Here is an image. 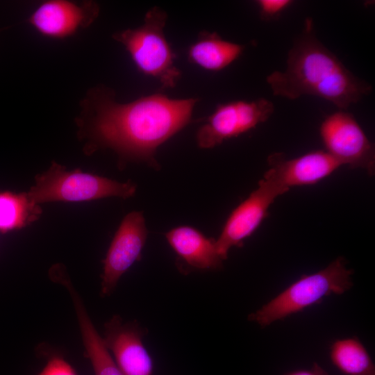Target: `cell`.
Segmentation results:
<instances>
[{
  "instance_id": "6da1fadb",
  "label": "cell",
  "mask_w": 375,
  "mask_h": 375,
  "mask_svg": "<svg viewBox=\"0 0 375 375\" xmlns=\"http://www.w3.org/2000/svg\"><path fill=\"white\" fill-rule=\"evenodd\" d=\"M197 101L155 94L121 103L112 90L97 86L82 100L76 121L91 149L110 148L121 158L156 167V149L190 123Z\"/></svg>"
},
{
  "instance_id": "7a4b0ae2",
  "label": "cell",
  "mask_w": 375,
  "mask_h": 375,
  "mask_svg": "<svg viewBox=\"0 0 375 375\" xmlns=\"http://www.w3.org/2000/svg\"><path fill=\"white\" fill-rule=\"evenodd\" d=\"M266 81L275 96L291 100L303 95L316 96L342 110L372 89L319 40L310 17L305 19L300 35L288 52L285 71L273 72Z\"/></svg>"
},
{
  "instance_id": "3957f363",
  "label": "cell",
  "mask_w": 375,
  "mask_h": 375,
  "mask_svg": "<svg viewBox=\"0 0 375 375\" xmlns=\"http://www.w3.org/2000/svg\"><path fill=\"white\" fill-rule=\"evenodd\" d=\"M353 272L339 257L325 268L301 276L260 309L249 320L265 327L276 321L302 311L331 294H342L353 285Z\"/></svg>"
},
{
  "instance_id": "277c9868",
  "label": "cell",
  "mask_w": 375,
  "mask_h": 375,
  "mask_svg": "<svg viewBox=\"0 0 375 375\" xmlns=\"http://www.w3.org/2000/svg\"><path fill=\"white\" fill-rule=\"evenodd\" d=\"M167 19L163 10L154 7L146 13L142 25L112 35L127 51L138 69L154 78L165 88L174 87L181 77L164 33Z\"/></svg>"
},
{
  "instance_id": "5b68a950",
  "label": "cell",
  "mask_w": 375,
  "mask_h": 375,
  "mask_svg": "<svg viewBox=\"0 0 375 375\" xmlns=\"http://www.w3.org/2000/svg\"><path fill=\"white\" fill-rule=\"evenodd\" d=\"M35 178V185L27 195L36 205L54 201H80L110 197L127 199L136 191L135 185L131 181L121 183L77 170L67 172L56 162Z\"/></svg>"
},
{
  "instance_id": "8992f818",
  "label": "cell",
  "mask_w": 375,
  "mask_h": 375,
  "mask_svg": "<svg viewBox=\"0 0 375 375\" xmlns=\"http://www.w3.org/2000/svg\"><path fill=\"white\" fill-rule=\"evenodd\" d=\"M324 151L342 166L375 171V151L372 142L354 117L341 110L328 115L319 127Z\"/></svg>"
},
{
  "instance_id": "52a82bcc",
  "label": "cell",
  "mask_w": 375,
  "mask_h": 375,
  "mask_svg": "<svg viewBox=\"0 0 375 375\" xmlns=\"http://www.w3.org/2000/svg\"><path fill=\"white\" fill-rule=\"evenodd\" d=\"M274 111V103L265 98L219 104L198 130L197 144L201 149L218 146L266 122Z\"/></svg>"
},
{
  "instance_id": "ba28073f",
  "label": "cell",
  "mask_w": 375,
  "mask_h": 375,
  "mask_svg": "<svg viewBox=\"0 0 375 375\" xmlns=\"http://www.w3.org/2000/svg\"><path fill=\"white\" fill-rule=\"evenodd\" d=\"M284 192L263 178L249 196L230 214L216 240L217 251L224 260L233 247H241L260 226L275 199Z\"/></svg>"
},
{
  "instance_id": "9c48e42d",
  "label": "cell",
  "mask_w": 375,
  "mask_h": 375,
  "mask_svg": "<svg viewBox=\"0 0 375 375\" xmlns=\"http://www.w3.org/2000/svg\"><path fill=\"white\" fill-rule=\"evenodd\" d=\"M147 235L142 212L133 211L124 217L103 260V297L114 291L121 276L140 258Z\"/></svg>"
},
{
  "instance_id": "30bf717a",
  "label": "cell",
  "mask_w": 375,
  "mask_h": 375,
  "mask_svg": "<svg viewBox=\"0 0 375 375\" xmlns=\"http://www.w3.org/2000/svg\"><path fill=\"white\" fill-rule=\"evenodd\" d=\"M267 162L268 169L262 178L284 193L292 187L316 184L342 166L324 150L290 159L282 153H274Z\"/></svg>"
},
{
  "instance_id": "8fae6325",
  "label": "cell",
  "mask_w": 375,
  "mask_h": 375,
  "mask_svg": "<svg viewBox=\"0 0 375 375\" xmlns=\"http://www.w3.org/2000/svg\"><path fill=\"white\" fill-rule=\"evenodd\" d=\"M99 8L89 1L76 3L67 0L42 2L28 18L40 34L52 39H64L90 26L97 18Z\"/></svg>"
},
{
  "instance_id": "7c38bea8",
  "label": "cell",
  "mask_w": 375,
  "mask_h": 375,
  "mask_svg": "<svg viewBox=\"0 0 375 375\" xmlns=\"http://www.w3.org/2000/svg\"><path fill=\"white\" fill-rule=\"evenodd\" d=\"M143 329L114 315L105 324L103 342L124 375H151L152 359L144 346Z\"/></svg>"
},
{
  "instance_id": "4fadbf2b",
  "label": "cell",
  "mask_w": 375,
  "mask_h": 375,
  "mask_svg": "<svg viewBox=\"0 0 375 375\" xmlns=\"http://www.w3.org/2000/svg\"><path fill=\"white\" fill-rule=\"evenodd\" d=\"M53 282L61 284L69 292L75 309L87 358L95 375H124L96 330L84 303L65 272L56 275Z\"/></svg>"
},
{
  "instance_id": "5bb4252c",
  "label": "cell",
  "mask_w": 375,
  "mask_h": 375,
  "mask_svg": "<svg viewBox=\"0 0 375 375\" xmlns=\"http://www.w3.org/2000/svg\"><path fill=\"white\" fill-rule=\"evenodd\" d=\"M165 238L178 256L190 268L215 270L223 265L216 240L206 237L193 227H175L165 234Z\"/></svg>"
},
{
  "instance_id": "9a60e30c",
  "label": "cell",
  "mask_w": 375,
  "mask_h": 375,
  "mask_svg": "<svg viewBox=\"0 0 375 375\" xmlns=\"http://www.w3.org/2000/svg\"><path fill=\"white\" fill-rule=\"evenodd\" d=\"M245 47L222 39L217 33L202 32L190 47V61L205 70L217 72L227 67L242 53Z\"/></svg>"
},
{
  "instance_id": "2e32d148",
  "label": "cell",
  "mask_w": 375,
  "mask_h": 375,
  "mask_svg": "<svg viewBox=\"0 0 375 375\" xmlns=\"http://www.w3.org/2000/svg\"><path fill=\"white\" fill-rule=\"evenodd\" d=\"M333 365L344 375H375V366L364 344L356 337L335 340L330 346Z\"/></svg>"
},
{
  "instance_id": "e0dca14e",
  "label": "cell",
  "mask_w": 375,
  "mask_h": 375,
  "mask_svg": "<svg viewBox=\"0 0 375 375\" xmlns=\"http://www.w3.org/2000/svg\"><path fill=\"white\" fill-rule=\"evenodd\" d=\"M41 213L27 193L0 192V232H8L29 224Z\"/></svg>"
},
{
  "instance_id": "ac0fdd59",
  "label": "cell",
  "mask_w": 375,
  "mask_h": 375,
  "mask_svg": "<svg viewBox=\"0 0 375 375\" xmlns=\"http://www.w3.org/2000/svg\"><path fill=\"white\" fill-rule=\"evenodd\" d=\"M292 3L291 0H258L256 1L260 15L266 21L277 19Z\"/></svg>"
},
{
  "instance_id": "d6986e66",
  "label": "cell",
  "mask_w": 375,
  "mask_h": 375,
  "mask_svg": "<svg viewBox=\"0 0 375 375\" xmlns=\"http://www.w3.org/2000/svg\"><path fill=\"white\" fill-rule=\"evenodd\" d=\"M39 375H77L73 367L60 357L51 358Z\"/></svg>"
},
{
  "instance_id": "ffe728a7",
  "label": "cell",
  "mask_w": 375,
  "mask_h": 375,
  "mask_svg": "<svg viewBox=\"0 0 375 375\" xmlns=\"http://www.w3.org/2000/svg\"><path fill=\"white\" fill-rule=\"evenodd\" d=\"M285 375H329L328 373L317 362H314L309 369H297L288 372Z\"/></svg>"
},
{
  "instance_id": "44dd1931",
  "label": "cell",
  "mask_w": 375,
  "mask_h": 375,
  "mask_svg": "<svg viewBox=\"0 0 375 375\" xmlns=\"http://www.w3.org/2000/svg\"><path fill=\"white\" fill-rule=\"evenodd\" d=\"M1 30H2V28H1V29H0V31H1Z\"/></svg>"
}]
</instances>
